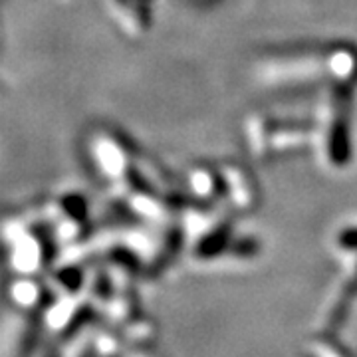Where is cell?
<instances>
[{
  "instance_id": "cell-1",
  "label": "cell",
  "mask_w": 357,
  "mask_h": 357,
  "mask_svg": "<svg viewBox=\"0 0 357 357\" xmlns=\"http://www.w3.org/2000/svg\"><path fill=\"white\" fill-rule=\"evenodd\" d=\"M330 157L337 165H344L351 157V131H349V119L342 107L333 117L332 129H330Z\"/></svg>"
},
{
  "instance_id": "cell-4",
  "label": "cell",
  "mask_w": 357,
  "mask_h": 357,
  "mask_svg": "<svg viewBox=\"0 0 357 357\" xmlns=\"http://www.w3.org/2000/svg\"><path fill=\"white\" fill-rule=\"evenodd\" d=\"M340 243L344 244L345 248H357V229L345 230L344 234L340 236Z\"/></svg>"
},
{
  "instance_id": "cell-2",
  "label": "cell",
  "mask_w": 357,
  "mask_h": 357,
  "mask_svg": "<svg viewBox=\"0 0 357 357\" xmlns=\"http://www.w3.org/2000/svg\"><path fill=\"white\" fill-rule=\"evenodd\" d=\"M227 241H229V229H227V227L217 229L213 234H208L203 243L199 244V255L201 256L218 255L222 248H227Z\"/></svg>"
},
{
  "instance_id": "cell-3",
  "label": "cell",
  "mask_w": 357,
  "mask_h": 357,
  "mask_svg": "<svg viewBox=\"0 0 357 357\" xmlns=\"http://www.w3.org/2000/svg\"><path fill=\"white\" fill-rule=\"evenodd\" d=\"M62 208L68 213V217L76 218V220H84L86 213H88V206L82 195H68L62 199Z\"/></svg>"
}]
</instances>
